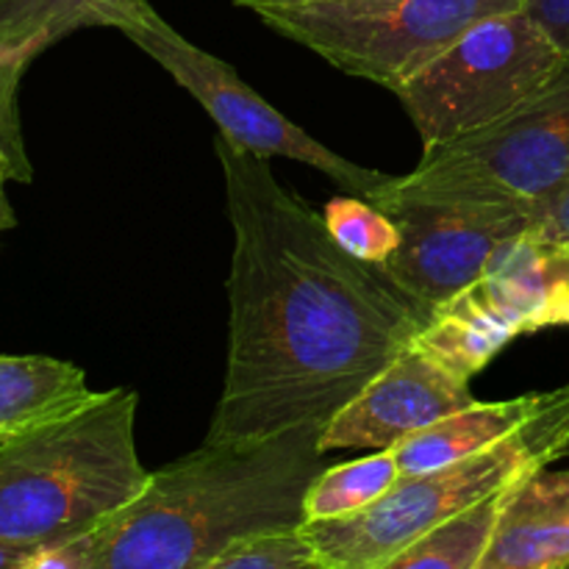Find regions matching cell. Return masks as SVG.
<instances>
[{
	"mask_svg": "<svg viewBox=\"0 0 569 569\" xmlns=\"http://www.w3.org/2000/svg\"><path fill=\"white\" fill-rule=\"evenodd\" d=\"M233 228L228 367L206 442L328 426L431 322L383 267L342 248L270 159L214 139Z\"/></svg>",
	"mask_w": 569,
	"mask_h": 569,
	"instance_id": "6da1fadb",
	"label": "cell"
},
{
	"mask_svg": "<svg viewBox=\"0 0 569 569\" xmlns=\"http://www.w3.org/2000/svg\"><path fill=\"white\" fill-rule=\"evenodd\" d=\"M326 426L259 442H203L150 472L148 487L89 537L83 569H198L233 545L306 526L328 461Z\"/></svg>",
	"mask_w": 569,
	"mask_h": 569,
	"instance_id": "7a4b0ae2",
	"label": "cell"
},
{
	"mask_svg": "<svg viewBox=\"0 0 569 569\" xmlns=\"http://www.w3.org/2000/svg\"><path fill=\"white\" fill-rule=\"evenodd\" d=\"M131 389L100 392L61 420L0 442V542L61 548L98 533L142 495Z\"/></svg>",
	"mask_w": 569,
	"mask_h": 569,
	"instance_id": "3957f363",
	"label": "cell"
},
{
	"mask_svg": "<svg viewBox=\"0 0 569 569\" xmlns=\"http://www.w3.org/2000/svg\"><path fill=\"white\" fill-rule=\"evenodd\" d=\"M569 453V383L495 448L400 481L370 509L342 520L306 522L300 531L328 569H381L400 550L483 500L511 492L517 483Z\"/></svg>",
	"mask_w": 569,
	"mask_h": 569,
	"instance_id": "277c9868",
	"label": "cell"
},
{
	"mask_svg": "<svg viewBox=\"0 0 569 569\" xmlns=\"http://www.w3.org/2000/svg\"><path fill=\"white\" fill-rule=\"evenodd\" d=\"M567 64L526 11H503L476 22L395 94L420 133L422 153H431L509 114Z\"/></svg>",
	"mask_w": 569,
	"mask_h": 569,
	"instance_id": "5b68a950",
	"label": "cell"
},
{
	"mask_svg": "<svg viewBox=\"0 0 569 569\" xmlns=\"http://www.w3.org/2000/svg\"><path fill=\"white\" fill-rule=\"evenodd\" d=\"M569 183V64L481 131L422 153L376 198L472 200L533 209Z\"/></svg>",
	"mask_w": 569,
	"mask_h": 569,
	"instance_id": "8992f818",
	"label": "cell"
},
{
	"mask_svg": "<svg viewBox=\"0 0 569 569\" xmlns=\"http://www.w3.org/2000/svg\"><path fill=\"white\" fill-rule=\"evenodd\" d=\"M526 0H333L264 6L253 14L348 76L398 89L476 22Z\"/></svg>",
	"mask_w": 569,
	"mask_h": 569,
	"instance_id": "52a82bcc",
	"label": "cell"
},
{
	"mask_svg": "<svg viewBox=\"0 0 569 569\" xmlns=\"http://www.w3.org/2000/svg\"><path fill=\"white\" fill-rule=\"evenodd\" d=\"M109 28L126 33L142 53L164 67L176 83H181L220 128V137L259 159H292L315 167L331 178L345 194L376 203L378 194L389 187L392 176L370 170L345 156L333 153L322 142L295 126L259 92L237 76L228 61L217 59L209 50L189 42L178 33L148 0H126L109 17Z\"/></svg>",
	"mask_w": 569,
	"mask_h": 569,
	"instance_id": "ba28073f",
	"label": "cell"
},
{
	"mask_svg": "<svg viewBox=\"0 0 569 569\" xmlns=\"http://www.w3.org/2000/svg\"><path fill=\"white\" fill-rule=\"evenodd\" d=\"M376 206L400 228L383 270L431 311L481 281L495 256L533 228V209L511 203L383 198Z\"/></svg>",
	"mask_w": 569,
	"mask_h": 569,
	"instance_id": "9c48e42d",
	"label": "cell"
},
{
	"mask_svg": "<svg viewBox=\"0 0 569 569\" xmlns=\"http://www.w3.org/2000/svg\"><path fill=\"white\" fill-rule=\"evenodd\" d=\"M470 403V378L415 342L328 422L320 450H392Z\"/></svg>",
	"mask_w": 569,
	"mask_h": 569,
	"instance_id": "30bf717a",
	"label": "cell"
},
{
	"mask_svg": "<svg viewBox=\"0 0 569 569\" xmlns=\"http://www.w3.org/2000/svg\"><path fill=\"white\" fill-rule=\"evenodd\" d=\"M478 287L517 337L569 326V242L522 233L495 256Z\"/></svg>",
	"mask_w": 569,
	"mask_h": 569,
	"instance_id": "8fae6325",
	"label": "cell"
},
{
	"mask_svg": "<svg viewBox=\"0 0 569 569\" xmlns=\"http://www.w3.org/2000/svg\"><path fill=\"white\" fill-rule=\"evenodd\" d=\"M476 569H569V472L545 467L506 492Z\"/></svg>",
	"mask_w": 569,
	"mask_h": 569,
	"instance_id": "7c38bea8",
	"label": "cell"
},
{
	"mask_svg": "<svg viewBox=\"0 0 569 569\" xmlns=\"http://www.w3.org/2000/svg\"><path fill=\"white\" fill-rule=\"evenodd\" d=\"M550 392L520 395L500 403H470L453 415L442 417L426 431L395 445L392 453L400 465V476H420L439 470L453 461L470 459L495 448L511 433L520 431L545 403Z\"/></svg>",
	"mask_w": 569,
	"mask_h": 569,
	"instance_id": "4fadbf2b",
	"label": "cell"
},
{
	"mask_svg": "<svg viewBox=\"0 0 569 569\" xmlns=\"http://www.w3.org/2000/svg\"><path fill=\"white\" fill-rule=\"evenodd\" d=\"M87 372L50 356H0V442L92 403Z\"/></svg>",
	"mask_w": 569,
	"mask_h": 569,
	"instance_id": "5bb4252c",
	"label": "cell"
},
{
	"mask_svg": "<svg viewBox=\"0 0 569 569\" xmlns=\"http://www.w3.org/2000/svg\"><path fill=\"white\" fill-rule=\"evenodd\" d=\"M515 339V328L500 317L476 281L431 311V322L417 342L472 381V376H478Z\"/></svg>",
	"mask_w": 569,
	"mask_h": 569,
	"instance_id": "9a60e30c",
	"label": "cell"
},
{
	"mask_svg": "<svg viewBox=\"0 0 569 569\" xmlns=\"http://www.w3.org/2000/svg\"><path fill=\"white\" fill-rule=\"evenodd\" d=\"M126 0H0V48L42 53L81 28H109Z\"/></svg>",
	"mask_w": 569,
	"mask_h": 569,
	"instance_id": "2e32d148",
	"label": "cell"
},
{
	"mask_svg": "<svg viewBox=\"0 0 569 569\" xmlns=\"http://www.w3.org/2000/svg\"><path fill=\"white\" fill-rule=\"evenodd\" d=\"M400 481V465L392 450L342 465H328L306 495V522L342 520L370 509Z\"/></svg>",
	"mask_w": 569,
	"mask_h": 569,
	"instance_id": "e0dca14e",
	"label": "cell"
},
{
	"mask_svg": "<svg viewBox=\"0 0 569 569\" xmlns=\"http://www.w3.org/2000/svg\"><path fill=\"white\" fill-rule=\"evenodd\" d=\"M506 495L483 500L476 509L453 517L450 522L439 526L437 531L426 533L400 550L392 561L381 569H476L487 550L489 537L495 531Z\"/></svg>",
	"mask_w": 569,
	"mask_h": 569,
	"instance_id": "ac0fdd59",
	"label": "cell"
},
{
	"mask_svg": "<svg viewBox=\"0 0 569 569\" xmlns=\"http://www.w3.org/2000/svg\"><path fill=\"white\" fill-rule=\"evenodd\" d=\"M322 220H326L331 237L367 264L383 267L400 244L398 222L365 198L339 194V198L328 200L322 209Z\"/></svg>",
	"mask_w": 569,
	"mask_h": 569,
	"instance_id": "d6986e66",
	"label": "cell"
},
{
	"mask_svg": "<svg viewBox=\"0 0 569 569\" xmlns=\"http://www.w3.org/2000/svg\"><path fill=\"white\" fill-rule=\"evenodd\" d=\"M198 569H328L303 531H281L233 545Z\"/></svg>",
	"mask_w": 569,
	"mask_h": 569,
	"instance_id": "ffe728a7",
	"label": "cell"
},
{
	"mask_svg": "<svg viewBox=\"0 0 569 569\" xmlns=\"http://www.w3.org/2000/svg\"><path fill=\"white\" fill-rule=\"evenodd\" d=\"M37 59L31 50L0 48V156L6 159L11 181L28 183L33 178V167L28 161L26 142L20 131V109H17V89L22 72Z\"/></svg>",
	"mask_w": 569,
	"mask_h": 569,
	"instance_id": "44dd1931",
	"label": "cell"
},
{
	"mask_svg": "<svg viewBox=\"0 0 569 569\" xmlns=\"http://www.w3.org/2000/svg\"><path fill=\"white\" fill-rule=\"evenodd\" d=\"M522 11L553 39L569 59V0H526Z\"/></svg>",
	"mask_w": 569,
	"mask_h": 569,
	"instance_id": "7402d4cb",
	"label": "cell"
},
{
	"mask_svg": "<svg viewBox=\"0 0 569 569\" xmlns=\"http://www.w3.org/2000/svg\"><path fill=\"white\" fill-rule=\"evenodd\" d=\"M550 239H565L569 242V183L533 206V228Z\"/></svg>",
	"mask_w": 569,
	"mask_h": 569,
	"instance_id": "603a6c76",
	"label": "cell"
},
{
	"mask_svg": "<svg viewBox=\"0 0 569 569\" xmlns=\"http://www.w3.org/2000/svg\"><path fill=\"white\" fill-rule=\"evenodd\" d=\"M53 548H22L0 542V569H48Z\"/></svg>",
	"mask_w": 569,
	"mask_h": 569,
	"instance_id": "cb8c5ba5",
	"label": "cell"
},
{
	"mask_svg": "<svg viewBox=\"0 0 569 569\" xmlns=\"http://www.w3.org/2000/svg\"><path fill=\"white\" fill-rule=\"evenodd\" d=\"M11 181V172H9V164H6V159L0 156V231H6V228H14V211H11L9 200H6V192H3V183Z\"/></svg>",
	"mask_w": 569,
	"mask_h": 569,
	"instance_id": "d4e9b609",
	"label": "cell"
},
{
	"mask_svg": "<svg viewBox=\"0 0 569 569\" xmlns=\"http://www.w3.org/2000/svg\"><path fill=\"white\" fill-rule=\"evenodd\" d=\"M242 9L256 11L264 9V6H303V3H333V0H233Z\"/></svg>",
	"mask_w": 569,
	"mask_h": 569,
	"instance_id": "484cf974",
	"label": "cell"
}]
</instances>
